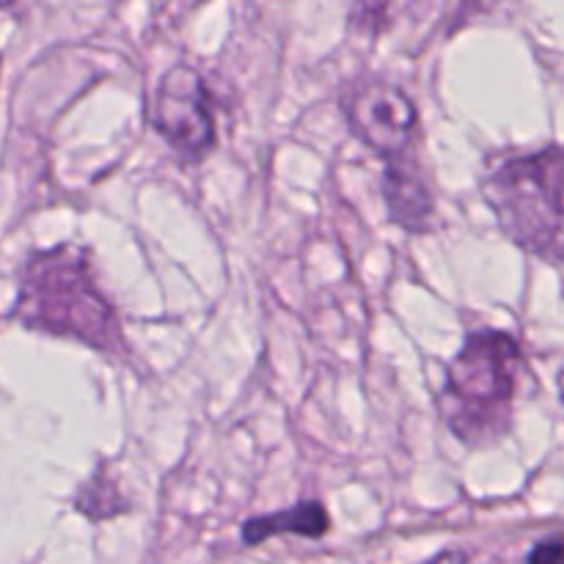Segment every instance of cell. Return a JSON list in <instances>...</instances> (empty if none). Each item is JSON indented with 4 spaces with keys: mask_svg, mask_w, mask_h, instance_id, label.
I'll return each instance as SVG.
<instances>
[{
    "mask_svg": "<svg viewBox=\"0 0 564 564\" xmlns=\"http://www.w3.org/2000/svg\"><path fill=\"white\" fill-rule=\"evenodd\" d=\"M17 317L31 328L69 336L102 352L127 350L119 317L94 284L80 248L44 251L25 264Z\"/></svg>",
    "mask_w": 564,
    "mask_h": 564,
    "instance_id": "cell-1",
    "label": "cell"
},
{
    "mask_svg": "<svg viewBox=\"0 0 564 564\" xmlns=\"http://www.w3.org/2000/svg\"><path fill=\"white\" fill-rule=\"evenodd\" d=\"M523 356L507 330H474L446 369L438 408L452 433L468 446L494 444L512 419Z\"/></svg>",
    "mask_w": 564,
    "mask_h": 564,
    "instance_id": "cell-2",
    "label": "cell"
},
{
    "mask_svg": "<svg viewBox=\"0 0 564 564\" xmlns=\"http://www.w3.org/2000/svg\"><path fill=\"white\" fill-rule=\"evenodd\" d=\"M482 193L516 246L564 264V147L505 160L485 176Z\"/></svg>",
    "mask_w": 564,
    "mask_h": 564,
    "instance_id": "cell-3",
    "label": "cell"
},
{
    "mask_svg": "<svg viewBox=\"0 0 564 564\" xmlns=\"http://www.w3.org/2000/svg\"><path fill=\"white\" fill-rule=\"evenodd\" d=\"M152 124L171 149L191 160L207 158L215 147L209 94L193 66L176 64L160 77L152 97Z\"/></svg>",
    "mask_w": 564,
    "mask_h": 564,
    "instance_id": "cell-4",
    "label": "cell"
},
{
    "mask_svg": "<svg viewBox=\"0 0 564 564\" xmlns=\"http://www.w3.org/2000/svg\"><path fill=\"white\" fill-rule=\"evenodd\" d=\"M345 116L350 130L380 158L394 160L411 152L419 113L402 88L383 80L364 83L347 97Z\"/></svg>",
    "mask_w": 564,
    "mask_h": 564,
    "instance_id": "cell-5",
    "label": "cell"
},
{
    "mask_svg": "<svg viewBox=\"0 0 564 564\" xmlns=\"http://www.w3.org/2000/svg\"><path fill=\"white\" fill-rule=\"evenodd\" d=\"M383 196L386 207L394 224H400L408 231H427L433 224L435 204L430 196V187L419 171L416 160L411 152L402 158L386 160L383 174Z\"/></svg>",
    "mask_w": 564,
    "mask_h": 564,
    "instance_id": "cell-6",
    "label": "cell"
},
{
    "mask_svg": "<svg viewBox=\"0 0 564 564\" xmlns=\"http://www.w3.org/2000/svg\"><path fill=\"white\" fill-rule=\"evenodd\" d=\"M330 529V516L319 501H301L284 512H270L246 521L242 540L246 545H259L275 534H301V538H323Z\"/></svg>",
    "mask_w": 564,
    "mask_h": 564,
    "instance_id": "cell-7",
    "label": "cell"
},
{
    "mask_svg": "<svg viewBox=\"0 0 564 564\" xmlns=\"http://www.w3.org/2000/svg\"><path fill=\"white\" fill-rule=\"evenodd\" d=\"M77 510L91 521H108L130 510V501L121 496L119 485L108 474V466H99L97 474L83 485L77 494Z\"/></svg>",
    "mask_w": 564,
    "mask_h": 564,
    "instance_id": "cell-8",
    "label": "cell"
},
{
    "mask_svg": "<svg viewBox=\"0 0 564 564\" xmlns=\"http://www.w3.org/2000/svg\"><path fill=\"white\" fill-rule=\"evenodd\" d=\"M529 564H564V543L562 540H545V543L534 545L529 554Z\"/></svg>",
    "mask_w": 564,
    "mask_h": 564,
    "instance_id": "cell-9",
    "label": "cell"
},
{
    "mask_svg": "<svg viewBox=\"0 0 564 564\" xmlns=\"http://www.w3.org/2000/svg\"><path fill=\"white\" fill-rule=\"evenodd\" d=\"M424 564H468V554L466 551H444L441 556H435V560L424 562Z\"/></svg>",
    "mask_w": 564,
    "mask_h": 564,
    "instance_id": "cell-10",
    "label": "cell"
},
{
    "mask_svg": "<svg viewBox=\"0 0 564 564\" xmlns=\"http://www.w3.org/2000/svg\"><path fill=\"white\" fill-rule=\"evenodd\" d=\"M560 394H562V400H564V369L560 372Z\"/></svg>",
    "mask_w": 564,
    "mask_h": 564,
    "instance_id": "cell-11",
    "label": "cell"
}]
</instances>
